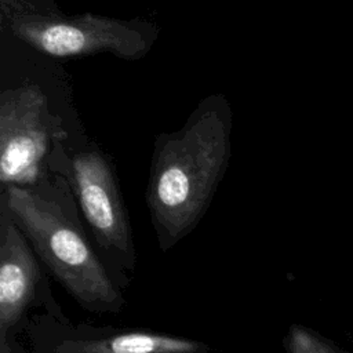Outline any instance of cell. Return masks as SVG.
Returning a JSON list of instances; mask_svg holds the SVG:
<instances>
[{
    "mask_svg": "<svg viewBox=\"0 0 353 353\" xmlns=\"http://www.w3.org/2000/svg\"><path fill=\"white\" fill-rule=\"evenodd\" d=\"M0 203L62 287L85 309L119 312L123 295L88 243L66 181L51 172L33 186L1 189Z\"/></svg>",
    "mask_w": 353,
    "mask_h": 353,
    "instance_id": "7a4b0ae2",
    "label": "cell"
},
{
    "mask_svg": "<svg viewBox=\"0 0 353 353\" xmlns=\"http://www.w3.org/2000/svg\"><path fill=\"white\" fill-rule=\"evenodd\" d=\"M39 266L28 239L0 203V343L33 298Z\"/></svg>",
    "mask_w": 353,
    "mask_h": 353,
    "instance_id": "8992f818",
    "label": "cell"
},
{
    "mask_svg": "<svg viewBox=\"0 0 353 353\" xmlns=\"http://www.w3.org/2000/svg\"><path fill=\"white\" fill-rule=\"evenodd\" d=\"M200 341L150 331H130L92 339L63 341L55 353H205Z\"/></svg>",
    "mask_w": 353,
    "mask_h": 353,
    "instance_id": "52a82bcc",
    "label": "cell"
},
{
    "mask_svg": "<svg viewBox=\"0 0 353 353\" xmlns=\"http://www.w3.org/2000/svg\"><path fill=\"white\" fill-rule=\"evenodd\" d=\"M65 141L54 143L48 157L50 171L69 185L98 244L134 263L132 230L113 161L95 146L69 150Z\"/></svg>",
    "mask_w": 353,
    "mask_h": 353,
    "instance_id": "277c9868",
    "label": "cell"
},
{
    "mask_svg": "<svg viewBox=\"0 0 353 353\" xmlns=\"http://www.w3.org/2000/svg\"><path fill=\"white\" fill-rule=\"evenodd\" d=\"M0 353H10V347H8L7 342L6 343H0Z\"/></svg>",
    "mask_w": 353,
    "mask_h": 353,
    "instance_id": "9c48e42d",
    "label": "cell"
},
{
    "mask_svg": "<svg viewBox=\"0 0 353 353\" xmlns=\"http://www.w3.org/2000/svg\"><path fill=\"white\" fill-rule=\"evenodd\" d=\"M46 92L28 83L0 94V185L33 186L50 175L54 143L66 139Z\"/></svg>",
    "mask_w": 353,
    "mask_h": 353,
    "instance_id": "5b68a950",
    "label": "cell"
},
{
    "mask_svg": "<svg viewBox=\"0 0 353 353\" xmlns=\"http://www.w3.org/2000/svg\"><path fill=\"white\" fill-rule=\"evenodd\" d=\"M8 28L17 39L54 58L108 52L124 61H139L159 37V26L152 19H121L91 12L66 17L10 12Z\"/></svg>",
    "mask_w": 353,
    "mask_h": 353,
    "instance_id": "3957f363",
    "label": "cell"
},
{
    "mask_svg": "<svg viewBox=\"0 0 353 353\" xmlns=\"http://www.w3.org/2000/svg\"><path fill=\"white\" fill-rule=\"evenodd\" d=\"M284 347L287 353H349L334 341L302 324L290 325L284 338Z\"/></svg>",
    "mask_w": 353,
    "mask_h": 353,
    "instance_id": "ba28073f",
    "label": "cell"
},
{
    "mask_svg": "<svg viewBox=\"0 0 353 353\" xmlns=\"http://www.w3.org/2000/svg\"><path fill=\"white\" fill-rule=\"evenodd\" d=\"M233 110L225 94L204 97L185 124L154 137L145 201L161 250L201 221L232 157Z\"/></svg>",
    "mask_w": 353,
    "mask_h": 353,
    "instance_id": "6da1fadb",
    "label": "cell"
}]
</instances>
